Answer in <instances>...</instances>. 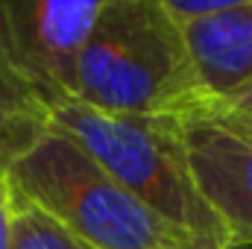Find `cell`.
<instances>
[{"mask_svg":"<svg viewBox=\"0 0 252 249\" xmlns=\"http://www.w3.org/2000/svg\"><path fill=\"white\" fill-rule=\"evenodd\" d=\"M205 97L185 32L161 0H103L76 67V103L182 118Z\"/></svg>","mask_w":252,"mask_h":249,"instance_id":"1","label":"cell"},{"mask_svg":"<svg viewBox=\"0 0 252 249\" xmlns=\"http://www.w3.org/2000/svg\"><path fill=\"white\" fill-rule=\"evenodd\" d=\"M50 129L85 150L109 176L167 223L214 249L235 244L193 179L179 118L112 115L67 100L53 109Z\"/></svg>","mask_w":252,"mask_h":249,"instance_id":"2","label":"cell"},{"mask_svg":"<svg viewBox=\"0 0 252 249\" xmlns=\"http://www.w3.org/2000/svg\"><path fill=\"white\" fill-rule=\"evenodd\" d=\"M6 185L88 249H214L158 217L53 129L9 167Z\"/></svg>","mask_w":252,"mask_h":249,"instance_id":"3","label":"cell"},{"mask_svg":"<svg viewBox=\"0 0 252 249\" xmlns=\"http://www.w3.org/2000/svg\"><path fill=\"white\" fill-rule=\"evenodd\" d=\"M103 0H0V44L50 109L73 100L82 47Z\"/></svg>","mask_w":252,"mask_h":249,"instance_id":"4","label":"cell"},{"mask_svg":"<svg viewBox=\"0 0 252 249\" xmlns=\"http://www.w3.org/2000/svg\"><path fill=\"white\" fill-rule=\"evenodd\" d=\"M190 170L235 244H252V121L208 97L179 118Z\"/></svg>","mask_w":252,"mask_h":249,"instance_id":"5","label":"cell"},{"mask_svg":"<svg viewBox=\"0 0 252 249\" xmlns=\"http://www.w3.org/2000/svg\"><path fill=\"white\" fill-rule=\"evenodd\" d=\"M182 32L208 97L252 82V0H232L226 12L185 24Z\"/></svg>","mask_w":252,"mask_h":249,"instance_id":"6","label":"cell"},{"mask_svg":"<svg viewBox=\"0 0 252 249\" xmlns=\"http://www.w3.org/2000/svg\"><path fill=\"white\" fill-rule=\"evenodd\" d=\"M50 132V109L15 70L0 44V179Z\"/></svg>","mask_w":252,"mask_h":249,"instance_id":"7","label":"cell"},{"mask_svg":"<svg viewBox=\"0 0 252 249\" xmlns=\"http://www.w3.org/2000/svg\"><path fill=\"white\" fill-rule=\"evenodd\" d=\"M15 199L12 214V249H88L79 244L70 232H64L56 220H50L44 211L32 208L30 202Z\"/></svg>","mask_w":252,"mask_h":249,"instance_id":"8","label":"cell"},{"mask_svg":"<svg viewBox=\"0 0 252 249\" xmlns=\"http://www.w3.org/2000/svg\"><path fill=\"white\" fill-rule=\"evenodd\" d=\"M208 103L217 106V109H223V112H229V115L250 118L252 121V82L229 91V94H223V97H208Z\"/></svg>","mask_w":252,"mask_h":249,"instance_id":"9","label":"cell"},{"mask_svg":"<svg viewBox=\"0 0 252 249\" xmlns=\"http://www.w3.org/2000/svg\"><path fill=\"white\" fill-rule=\"evenodd\" d=\"M12 214H15V199L6 179H0V249H12Z\"/></svg>","mask_w":252,"mask_h":249,"instance_id":"10","label":"cell"},{"mask_svg":"<svg viewBox=\"0 0 252 249\" xmlns=\"http://www.w3.org/2000/svg\"><path fill=\"white\" fill-rule=\"evenodd\" d=\"M223 249H252V244H232V247H223Z\"/></svg>","mask_w":252,"mask_h":249,"instance_id":"11","label":"cell"}]
</instances>
